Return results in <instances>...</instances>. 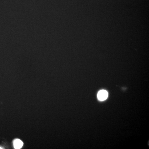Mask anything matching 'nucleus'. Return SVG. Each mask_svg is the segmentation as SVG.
<instances>
[{"instance_id": "nucleus-1", "label": "nucleus", "mask_w": 149, "mask_h": 149, "mask_svg": "<svg viewBox=\"0 0 149 149\" xmlns=\"http://www.w3.org/2000/svg\"><path fill=\"white\" fill-rule=\"evenodd\" d=\"M108 93L105 90H102L99 91L97 94V97L98 100L104 101L107 99L108 97Z\"/></svg>"}, {"instance_id": "nucleus-2", "label": "nucleus", "mask_w": 149, "mask_h": 149, "mask_svg": "<svg viewBox=\"0 0 149 149\" xmlns=\"http://www.w3.org/2000/svg\"><path fill=\"white\" fill-rule=\"evenodd\" d=\"M13 143L14 148L17 149L21 148L23 145V142L19 139H15Z\"/></svg>"}, {"instance_id": "nucleus-3", "label": "nucleus", "mask_w": 149, "mask_h": 149, "mask_svg": "<svg viewBox=\"0 0 149 149\" xmlns=\"http://www.w3.org/2000/svg\"><path fill=\"white\" fill-rule=\"evenodd\" d=\"M0 149H2V148H1V147H0Z\"/></svg>"}]
</instances>
